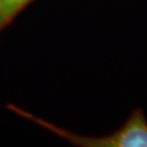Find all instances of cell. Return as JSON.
Here are the masks:
<instances>
[{
  "label": "cell",
  "mask_w": 147,
  "mask_h": 147,
  "mask_svg": "<svg viewBox=\"0 0 147 147\" xmlns=\"http://www.w3.org/2000/svg\"><path fill=\"white\" fill-rule=\"evenodd\" d=\"M27 119L67 140L70 144L81 147H147V121L141 110H136L118 131L102 137L77 135L72 131L58 127L52 123L37 118L31 113L27 114Z\"/></svg>",
  "instance_id": "cell-1"
},
{
  "label": "cell",
  "mask_w": 147,
  "mask_h": 147,
  "mask_svg": "<svg viewBox=\"0 0 147 147\" xmlns=\"http://www.w3.org/2000/svg\"><path fill=\"white\" fill-rule=\"evenodd\" d=\"M32 0H0V32L10 25L18 12Z\"/></svg>",
  "instance_id": "cell-2"
}]
</instances>
